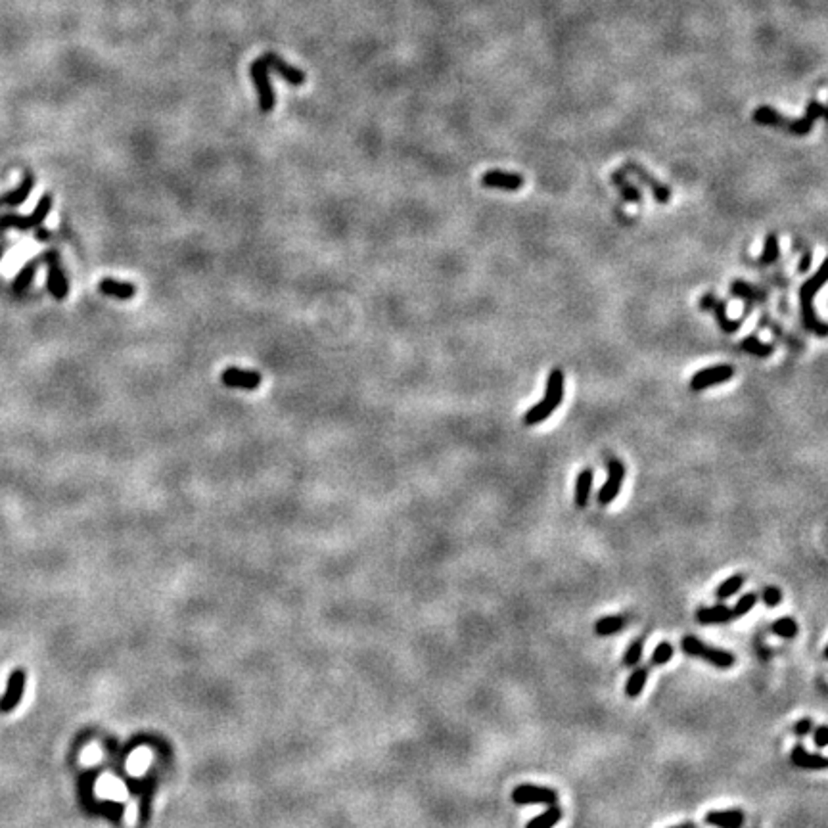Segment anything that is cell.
<instances>
[{"label":"cell","mask_w":828,"mask_h":828,"mask_svg":"<svg viewBox=\"0 0 828 828\" xmlns=\"http://www.w3.org/2000/svg\"><path fill=\"white\" fill-rule=\"evenodd\" d=\"M825 282H827V263H823L819 267V270H817V274L811 276L807 282H803V286L800 288V305L803 328H805L807 332L817 334L819 338H827L828 326L827 322H823V320L817 317L815 307H813V299L817 296V292L825 286Z\"/></svg>","instance_id":"1"},{"label":"cell","mask_w":828,"mask_h":828,"mask_svg":"<svg viewBox=\"0 0 828 828\" xmlns=\"http://www.w3.org/2000/svg\"><path fill=\"white\" fill-rule=\"evenodd\" d=\"M562 399H564V372H562V368H552V372L549 374V380H547L545 397H543L541 403H537L535 407H531L525 412L523 424L525 426H537L541 422L550 418V414L562 405Z\"/></svg>","instance_id":"2"},{"label":"cell","mask_w":828,"mask_h":828,"mask_svg":"<svg viewBox=\"0 0 828 828\" xmlns=\"http://www.w3.org/2000/svg\"><path fill=\"white\" fill-rule=\"evenodd\" d=\"M681 648H683V652H685L687 656L700 658V660L707 661L709 665L717 667V670H731L736 661V658L731 652L723 650V648H715V646H709V644H706L704 641H700L698 637H692V635L683 639Z\"/></svg>","instance_id":"3"},{"label":"cell","mask_w":828,"mask_h":828,"mask_svg":"<svg viewBox=\"0 0 828 828\" xmlns=\"http://www.w3.org/2000/svg\"><path fill=\"white\" fill-rule=\"evenodd\" d=\"M54 205V196L47 192L40 196L37 207L29 215H2L0 217V228H19V230H33L47 221V217L52 211Z\"/></svg>","instance_id":"4"},{"label":"cell","mask_w":828,"mask_h":828,"mask_svg":"<svg viewBox=\"0 0 828 828\" xmlns=\"http://www.w3.org/2000/svg\"><path fill=\"white\" fill-rule=\"evenodd\" d=\"M250 75H252L253 86H255V91H257V100H259L261 112H272V110H274V104H276V94L272 91L269 67H267L263 58H257V60L253 62L252 67H250Z\"/></svg>","instance_id":"5"},{"label":"cell","mask_w":828,"mask_h":828,"mask_svg":"<svg viewBox=\"0 0 828 828\" xmlns=\"http://www.w3.org/2000/svg\"><path fill=\"white\" fill-rule=\"evenodd\" d=\"M558 800V792L547 786L520 784L512 790V801L516 805H554Z\"/></svg>","instance_id":"6"},{"label":"cell","mask_w":828,"mask_h":828,"mask_svg":"<svg viewBox=\"0 0 828 828\" xmlns=\"http://www.w3.org/2000/svg\"><path fill=\"white\" fill-rule=\"evenodd\" d=\"M43 259H47L48 270H47V288L50 292V296L56 301H64L69 294V282L65 276L62 263H60V255L56 252H47L43 255Z\"/></svg>","instance_id":"7"},{"label":"cell","mask_w":828,"mask_h":828,"mask_svg":"<svg viewBox=\"0 0 828 828\" xmlns=\"http://www.w3.org/2000/svg\"><path fill=\"white\" fill-rule=\"evenodd\" d=\"M625 480V466L619 458H610L608 460V480L606 484L600 487V491L596 495V501L600 506H608L617 499V495L622 491V485Z\"/></svg>","instance_id":"8"},{"label":"cell","mask_w":828,"mask_h":828,"mask_svg":"<svg viewBox=\"0 0 828 828\" xmlns=\"http://www.w3.org/2000/svg\"><path fill=\"white\" fill-rule=\"evenodd\" d=\"M733 376H735V368L731 364H715V366H709V368H702L690 378V390L704 391L707 388L729 382Z\"/></svg>","instance_id":"9"},{"label":"cell","mask_w":828,"mask_h":828,"mask_svg":"<svg viewBox=\"0 0 828 828\" xmlns=\"http://www.w3.org/2000/svg\"><path fill=\"white\" fill-rule=\"evenodd\" d=\"M261 374L255 370H246V368H238V366H228L224 368L221 374V382L226 388L233 390H244V391H255L261 386Z\"/></svg>","instance_id":"10"},{"label":"cell","mask_w":828,"mask_h":828,"mask_svg":"<svg viewBox=\"0 0 828 828\" xmlns=\"http://www.w3.org/2000/svg\"><path fill=\"white\" fill-rule=\"evenodd\" d=\"M700 307L704 309V311H711V313L715 315L717 322H719L721 330H723L725 334H735V332L740 330V326H742V318L733 320V318L726 317L725 301H719V299H717L715 296H711V294H706L704 298L700 299Z\"/></svg>","instance_id":"11"},{"label":"cell","mask_w":828,"mask_h":828,"mask_svg":"<svg viewBox=\"0 0 828 828\" xmlns=\"http://www.w3.org/2000/svg\"><path fill=\"white\" fill-rule=\"evenodd\" d=\"M624 171L625 173H631V175H635V177L639 178L644 187L650 188L652 194H654V200H656L658 204H661V205L670 204L671 190L665 187V185H661L660 180H656V178L652 177L646 169H642L641 165H637V163H627V165L624 167Z\"/></svg>","instance_id":"12"},{"label":"cell","mask_w":828,"mask_h":828,"mask_svg":"<svg viewBox=\"0 0 828 828\" xmlns=\"http://www.w3.org/2000/svg\"><path fill=\"white\" fill-rule=\"evenodd\" d=\"M23 687H25V671H12L6 692H4V696L0 698V713H10L12 709L18 707L19 700L23 696Z\"/></svg>","instance_id":"13"},{"label":"cell","mask_w":828,"mask_h":828,"mask_svg":"<svg viewBox=\"0 0 828 828\" xmlns=\"http://www.w3.org/2000/svg\"><path fill=\"white\" fill-rule=\"evenodd\" d=\"M825 113H827L825 104L817 102V100H811V102L807 104V108H805V115H803L801 119H796V121L788 123V125H786V129L790 130L792 134L805 137V134H809L811 132L813 125L819 121L820 117H825Z\"/></svg>","instance_id":"14"},{"label":"cell","mask_w":828,"mask_h":828,"mask_svg":"<svg viewBox=\"0 0 828 828\" xmlns=\"http://www.w3.org/2000/svg\"><path fill=\"white\" fill-rule=\"evenodd\" d=\"M482 185L485 188L504 190V192H516L523 187V177L518 173H506V171H487L482 177Z\"/></svg>","instance_id":"15"},{"label":"cell","mask_w":828,"mask_h":828,"mask_svg":"<svg viewBox=\"0 0 828 828\" xmlns=\"http://www.w3.org/2000/svg\"><path fill=\"white\" fill-rule=\"evenodd\" d=\"M263 60H265V64H267V67H272L276 73L286 81V83H289L292 86H301V84L307 81V77H305V73L301 71V69H298V67H294V65H289L288 62H284L282 58L279 56V54H272V52H269V54H265L263 56Z\"/></svg>","instance_id":"16"},{"label":"cell","mask_w":828,"mask_h":828,"mask_svg":"<svg viewBox=\"0 0 828 828\" xmlns=\"http://www.w3.org/2000/svg\"><path fill=\"white\" fill-rule=\"evenodd\" d=\"M792 764L805 771H825L827 769V757L820 754H809L801 744L794 746L790 752Z\"/></svg>","instance_id":"17"},{"label":"cell","mask_w":828,"mask_h":828,"mask_svg":"<svg viewBox=\"0 0 828 828\" xmlns=\"http://www.w3.org/2000/svg\"><path fill=\"white\" fill-rule=\"evenodd\" d=\"M744 811L742 809H725V811H709L704 823L717 828H740L744 825Z\"/></svg>","instance_id":"18"},{"label":"cell","mask_w":828,"mask_h":828,"mask_svg":"<svg viewBox=\"0 0 828 828\" xmlns=\"http://www.w3.org/2000/svg\"><path fill=\"white\" fill-rule=\"evenodd\" d=\"M98 289L102 292L104 296H108V298H113V299H119V301H129V299H132L134 296H137V288H134L130 282H121V280H113V279L100 280Z\"/></svg>","instance_id":"19"},{"label":"cell","mask_w":828,"mask_h":828,"mask_svg":"<svg viewBox=\"0 0 828 828\" xmlns=\"http://www.w3.org/2000/svg\"><path fill=\"white\" fill-rule=\"evenodd\" d=\"M33 188H35V177H33V175H25L23 180H21V185H19L16 190H12V192H6V194L0 196V205H6V207H19L21 204H25V200H27L29 194L33 192Z\"/></svg>","instance_id":"20"},{"label":"cell","mask_w":828,"mask_h":828,"mask_svg":"<svg viewBox=\"0 0 828 828\" xmlns=\"http://www.w3.org/2000/svg\"><path fill=\"white\" fill-rule=\"evenodd\" d=\"M696 619H698L700 625H719L731 622L733 615H731V608H729V606L717 604L711 606V608H702V610H698Z\"/></svg>","instance_id":"21"},{"label":"cell","mask_w":828,"mask_h":828,"mask_svg":"<svg viewBox=\"0 0 828 828\" xmlns=\"http://www.w3.org/2000/svg\"><path fill=\"white\" fill-rule=\"evenodd\" d=\"M612 182H614L615 188L619 190V194H622V198H624L627 204H641V190L627 178V173H625V171H615L614 175H612Z\"/></svg>","instance_id":"22"},{"label":"cell","mask_w":828,"mask_h":828,"mask_svg":"<svg viewBox=\"0 0 828 828\" xmlns=\"http://www.w3.org/2000/svg\"><path fill=\"white\" fill-rule=\"evenodd\" d=\"M752 117H754V121L757 123V125L777 127V129H782V127H786V125L790 123V119H786L781 112H777L771 106H759V108H755Z\"/></svg>","instance_id":"23"},{"label":"cell","mask_w":828,"mask_h":828,"mask_svg":"<svg viewBox=\"0 0 828 828\" xmlns=\"http://www.w3.org/2000/svg\"><path fill=\"white\" fill-rule=\"evenodd\" d=\"M731 294L736 296V298L744 299L748 305H754L757 301H764V299L767 298V294H765L764 289L755 288V286L748 284L744 280H736V282H733V284H731Z\"/></svg>","instance_id":"24"},{"label":"cell","mask_w":828,"mask_h":828,"mask_svg":"<svg viewBox=\"0 0 828 828\" xmlns=\"http://www.w3.org/2000/svg\"><path fill=\"white\" fill-rule=\"evenodd\" d=\"M38 265H40V259H31L21 267V270H19L18 274H16V279H14V284H12V288H14L16 294H23V292L33 284L35 274H37L38 270Z\"/></svg>","instance_id":"25"},{"label":"cell","mask_w":828,"mask_h":828,"mask_svg":"<svg viewBox=\"0 0 828 828\" xmlns=\"http://www.w3.org/2000/svg\"><path fill=\"white\" fill-rule=\"evenodd\" d=\"M593 477H595V474H593V470H591V468H585L581 474L577 475V484H576V506L577 508H585L587 503H589V497H591V487H593Z\"/></svg>","instance_id":"26"},{"label":"cell","mask_w":828,"mask_h":828,"mask_svg":"<svg viewBox=\"0 0 828 828\" xmlns=\"http://www.w3.org/2000/svg\"><path fill=\"white\" fill-rule=\"evenodd\" d=\"M648 675H650L648 667H637V670L629 675L627 683H625V696H627V698H637V696H641V692L644 690V687H646V683H648Z\"/></svg>","instance_id":"27"},{"label":"cell","mask_w":828,"mask_h":828,"mask_svg":"<svg viewBox=\"0 0 828 828\" xmlns=\"http://www.w3.org/2000/svg\"><path fill=\"white\" fill-rule=\"evenodd\" d=\"M740 349L746 351V353L755 355V357H761V359H767V357H771L774 353V345L764 344L755 334L746 335L744 340L740 342Z\"/></svg>","instance_id":"28"},{"label":"cell","mask_w":828,"mask_h":828,"mask_svg":"<svg viewBox=\"0 0 828 828\" xmlns=\"http://www.w3.org/2000/svg\"><path fill=\"white\" fill-rule=\"evenodd\" d=\"M625 627V617L622 615H606L595 624V633L598 637H612Z\"/></svg>","instance_id":"29"},{"label":"cell","mask_w":828,"mask_h":828,"mask_svg":"<svg viewBox=\"0 0 828 828\" xmlns=\"http://www.w3.org/2000/svg\"><path fill=\"white\" fill-rule=\"evenodd\" d=\"M562 809L556 805H550L545 813H541L539 817L531 819L525 828H554L562 820Z\"/></svg>","instance_id":"30"},{"label":"cell","mask_w":828,"mask_h":828,"mask_svg":"<svg viewBox=\"0 0 828 828\" xmlns=\"http://www.w3.org/2000/svg\"><path fill=\"white\" fill-rule=\"evenodd\" d=\"M779 255H781V246H779V236H777V234H769V236L765 238L764 253H761V257L757 259V265H759V267H765V265H772L774 261L779 259Z\"/></svg>","instance_id":"31"},{"label":"cell","mask_w":828,"mask_h":828,"mask_svg":"<svg viewBox=\"0 0 828 828\" xmlns=\"http://www.w3.org/2000/svg\"><path fill=\"white\" fill-rule=\"evenodd\" d=\"M744 581H746V577L740 576V573L726 577L725 581H723L721 585L717 587L715 596H717V598H721V600H725V598H731V596L736 595V593H738V591L742 589V585H744Z\"/></svg>","instance_id":"32"},{"label":"cell","mask_w":828,"mask_h":828,"mask_svg":"<svg viewBox=\"0 0 828 828\" xmlns=\"http://www.w3.org/2000/svg\"><path fill=\"white\" fill-rule=\"evenodd\" d=\"M755 604H757V595H755V593H746V595L742 596V598H738V602L731 608L733 619H740V617H744L746 614H750Z\"/></svg>","instance_id":"33"},{"label":"cell","mask_w":828,"mask_h":828,"mask_svg":"<svg viewBox=\"0 0 828 828\" xmlns=\"http://www.w3.org/2000/svg\"><path fill=\"white\" fill-rule=\"evenodd\" d=\"M772 633L781 639H794L798 635V624L792 617H781L772 624Z\"/></svg>","instance_id":"34"},{"label":"cell","mask_w":828,"mask_h":828,"mask_svg":"<svg viewBox=\"0 0 828 828\" xmlns=\"http://www.w3.org/2000/svg\"><path fill=\"white\" fill-rule=\"evenodd\" d=\"M671 658H673V646H671L667 641H663L652 652L650 663L652 665H660L661 667V665H667L671 661Z\"/></svg>","instance_id":"35"},{"label":"cell","mask_w":828,"mask_h":828,"mask_svg":"<svg viewBox=\"0 0 828 828\" xmlns=\"http://www.w3.org/2000/svg\"><path fill=\"white\" fill-rule=\"evenodd\" d=\"M642 648H644V642H642V639H637V641H633L631 644H629V648H627L624 654L625 667H635V665L641 661Z\"/></svg>","instance_id":"36"},{"label":"cell","mask_w":828,"mask_h":828,"mask_svg":"<svg viewBox=\"0 0 828 828\" xmlns=\"http://www.w3.org/2000/svg\"><path fill=\"white\" fill-rule=\"evenodd\" d=\"M782 600V593L777 589V587H767L764 591V602L767 606H771V608H774V606L781 604Z\"/></svg>","instance_id":"37"},{"label":"cell","mask_w":828,"mask_h":828,"mask_svg":"<svg viewBox=\"0 0 828 828\" xmlns=\"http://www.w3.org/2000/svg\"><path fill=\"white\" fill-rule=\"evenodd\" d=\"M811 729H813V721H811L809 717H803V719H800V721L794 725V735L807 736L811 733Z\"/></svg>","instance_id":"38"},{"label":"cell","mask_w":828,"mask_h":828,"mask_svg":"<svg viewBox=\"0 0 828 828\" xmlns=\"http://www.w3.org/2000/svg\"><path fill=\"white\" fill-rule=\"evenodd\" d=\"M813 740H815V746H817L819 750H823V748H827V746H828V729H827V725L817 726V731H815V736H813Z\"/></svg>","instance_id":"39"},{"label":"cell","mask_w":828,"mask_h":828,"mask_svg":"<svg viewBox=\"0 0 828 828\" xmlns=\"http://www.w3.org/2000/svg\"><path fill=\"white\" fill-rule=\"evenodd\" d=\"M811 267V252H805L803 253V257H801V263H800V272H807Z\"/></svg>","instance_id":"40"},{"label":"cell","mask_w":828,"mask_h":828,"mask_svg":"<svg viewBox=\"0 0 828 828\" xmlns=\"http://www.w3.org/2000/svg\"><path fill=\"white\" fill-rule=\"evenodd\" d=\"M48 236H50V233H48V228H43V226H37V238H38V240H47Z\"/></svg>","instance_id":"41"},{"label":"cell","mask_w":828,"mask_h":828,"mask_svg":"<svg viewBox=\"0 0 828 828\" xmlns=\"http://www.w3.org/2000/svg\"><path fill=\"white\" fill-rule=\"evenodd\" d=\"M670 828H696L692 823H685V825H677V827H670Z\"/></svg>","instance_id":"42"},{"label":"cell","mask_w":828,"mask_h":828,"mask_svg":"<svg viewBox=\"0 0 828 828\" xmlns=\"http://www.w3.org/2000/svg\"><path fill=\"white\" fill-rule=\"evenodd\" d=\"M2 255H4V250H2V248H0V259H2Z\"/></svg>","instance_id":"43"}]
</instances>
